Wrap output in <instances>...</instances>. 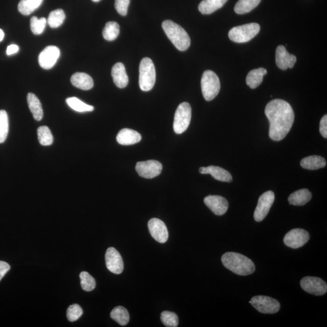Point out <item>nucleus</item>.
Here are the masks:
<instances>
[{"label":"nucleus","instance_id":"nucleus-11","mask_svg":"<svg viewBox=\"0 0 327 327\" xmlns=\"http://www.w3.org/2000/svg\"><path fill=\"white\" fill-rule=\"evenodd\" d=\"M162 166L155 160L138 162L136 165V170L140 176L146 179H152L161 174Z\"/></svg>","mask_w":327,"mask_h":327},{"label":"nucleus","instance_id":"nucleus-29","mask_svg":"<svg viewBox=\"0 0 327 327\" xmlns=\"http://www.w3.org/2000/svg\"><path fill=\"white\" fill-rule=\"evenodd\" d=\"M112 319L122 326L128 324L129 319V313L126 309L122 306H118L113 309L111 313Z\"/></svg>","mask_w":327,"mask_h":327},{"label":"nucleus","instance_id":"nucleus-6","mask_svg":"<svg viewBox=\"0 0 327 327\" xmlns=\"http://www.w3.org/2000/svg\"><path fill=\"white\" fill-rule=\"evenodd\" d=\"M260 28L259 25L255 23L236 26L229 31V38L238 43L248 42L258 34Z\"/></svg>","mask_w":327,"mask_h":327},{"label":"nucleus","instance_id":"nucleus-39","mask_svg":"<svg viewBox=\"0 0 327 327\" xmlns=\"http://www.w3.org/2000/svg\"><path fill=\"white\" fill-rule=\"evenodd\" d=\"M130 2L131 0H115V9L119 15L126 16L128 14Z\"/></svg>","mask_w":327,"mask_h":327},{"label":"nucleus","instance_id":"nucleus-3","mask_svg":"<svg viewBox=\"0 0 327 327\" xmlns=\"http://www.w3.org/2000/svg\"><path fill=\"white\" fill-rule=\"evenodd\" d=\"M162 29L168 38L180 51H186L190 46L188 33L176 23L171 20H166L162 24Z\"/></svg>","mask_w":327,"mask_h":327},{"label":"nucleus","instance_id":"nucleus-41","mask_svg":"<svg viewBox=\"0 0 327 327\" xmlns=\"http://www.w3.org/2000/svg\"><path fill=\"white\" fill-rule=\"evenodd\" d=\"M10 269H11V267H10L9 263L5 261H0V281L8 273Z\"/></svg>","mask_w":327,"mask_h":327},{"label":"nucleus","instance_id":"nucleus-32","mask_svg":"<svg viewBox=\"0 0 327 327\" xmlns=\"http://www.w3.org/2000/svg\"><path fill=\"white\" fill-rule=\"evenodd\" d=\"M66 18L65 12L62 9H56L50 13L48 23L52 28H57L63 25Z\"/></svg>","mask_w":327,"mask_h":327},{"label":"nucleus","instance_id":"nucleus-42","mask_svg":"<svg viewBox=\"0 0 327 327\" xmlns=\"http://www.w3.org/2000/svg\"><path fill=\"white\" fill-rule=\"evenodd\" d=\"M19 51V47L17 45H9L7 48L6 53L8 55H11L17 53Z\"/></svg>","mask_w":327,"mask_h":327},{"label":"nucleus","instance_id":"nucleus-1","mask_svg":"<svg viewBox=\"0 0 327 327\" xmlns=\"http://www.w3.org/2000/svg\"><path fill=\"white\" fill-rule=\"evenodd\" d=\"M265 113L270 122L269 136L279 141L285 137L292 128L295 113L289 103L273 99L267 105Z\"/></svg>","mask_w":327,"mask_h":327},{"label":"nucleus","instance_id":"nucleus-16","mask_svg":"<svg viewBox=\"0 0 327 327\" xmlns=\"http://www.w3.org/2000/svg\"><path fill=\"white\" fill-rule=\"evenodd\" d=\"M205 205L212 210L216 215H224L229 209V202L221 196L210 195L203 199Z\"/></svg>","mask_w":327,"mask_h":327},{"label":"nucleus","instance_id":"nucleus-12","mask_svg":"<svg viewBox=\"0 0 327 327\" xmlns=\"http://www.w3.org/2000/svg\"><path fill=\"white\" fill-rule=\"evenodd\" d=\"M309 239L308 232L301 229H295L287 233L283 238V242L289 248L298 249L304 246Z\"/></svg>","mask_w":327,"mask_h":327},{"label":"nucleus","instance_id":"nucleus-31","mask_svg":"<svg viewBox=\"0 0 327 327\" xmlns=\"http://www.w3.org/2000/svg\"><path fill=\"white\" fill-rule=\"evenodd\" d=\"M66 103L70 108L78 112H92L94 110L92 106L87 105L76 97L68 98L66 99Z\"/></svg>","mask_w":327,"mask_h":327},{"label":"nucleus","instance_id":"nucleus-36","mask_svg":"<svg viewBox=\"0 0 327 327\" xmlns=\"http://www.w3.org/2000/svg\"><path fill=\"white\" fill-rule=\"evenodd\" d=\"M45 18H38L36 16H32L31 19V29L33 34L40 35L44 32L47 24Z\"/></svg>","mask_w":327,"mask_h":327},{"label":"nucleus","instance_id":"nucleus-18","mask_svg":"<svg viewBox=\"0 0 327 327\" xmlns=\"http://www.w3.org/2000/svg\"><path fill=\"white\" fill-rule=\"evenodd\" d=\"M199 171L201 174L211 175L213 178L222 182H230L232 181L231 174L226 170L218 166H210L208 168H201Z\"/></svg>","mask_w":327,"mask_h":327},{"label":"nucleus","instance_id":"nucleus-4","mask_svg":"<svg viewBox=\"0 0 327 327\" xmlns=\"http://www.w3.org/2000/svg\"><path fill=\"white\" fill-rule=\"evenodd\" d=\"M139 85L141 91H151L155 84L156 71L151 58H143L139 65Z\"/></svg>","mask_w":327,"mask_h":327},{"label":"nucleus","instance_id":"nucleus-9","mask_svg":"<svg viewBox=\"0 0 327 327\" xmlns=\"http://www.w3.org/2000/svg\"><path fill=\"white\" fill-rule=\"evenodd\" d=\"M275 194L272 191L263 193L259 197L258 205L254 212V218L256 222H261L265 218L275 201Z\"/></svg>","mask_w":327,"mask_h":327},{"label":"nucleus","instance_id":"nucleus-33","mask_svg":"<svg viewBox=\"0 0 327 327\" xmlns=\"http://www.w3.org/2000/svg\"><path fill=\"white\" fill-rule=\"evenodd\" d=\"M37 134L40 145L44 146H48L52 145L53 137L48 127L42 126L37 130Z\"/></svg>","mask_w":327,"mask_h":327},{"label":"nucleus","instance_id":"nucleus-20","mask_svg":"<svg viewBox=\"0 0 327 327\" xmlns=\"http://www.w3.org/2000/svg\"><path fill=\"white\" fill-rule=\"evenodd\" d=\"M112 76L115 85L120 89L125 88L128 85L129 78L124 65L121 63H116L113 66Z\"/></svg>","mask_w":327,"mask_h":327},{"label":"nucleus","instance_id":"nucleus-7","mask_svg":"<svg viewBox=\"0 0 327 327\" xmlns=\"http://www.w3.org/2000/svg\"><path fill=\"white\" fill-rule=\"evenodd\" d=\"M192 118L191 106L188 103H182L177 108L174 122H173V130L176 134H181L188 129Z\"/></svg>","mask_w":327,"mask_h":327},{"label":"nucleus","instance_id":"nucleus-8","mask_svg":"<svg viewBox=\"0 0 327 327\" xmlns=\"http://www.w3.org/2000/svg\"><path fill=\"white\" fill-rule=\"evenodd\" d=\"M249 303L258 312L263 314H274L278 313L281 308L277 300L265 296L253 297Z\"/></svg>","mask_w":327,"mask_h":327},{"label":"nucleus","instance_id":"nucleus-38","mask_svg":"<svg viewBox=\"0 0 327 327\" xmlns=\"http://www.w3.org/2000/svg\"><path fill=\"white\" fill-rule=\"evenodd\" d=\"M83 311L81 306L78 304H73L70 305L67 310V318L69 321L74 322L81 318Z\"/></svg>","mask_w":327,"mask_h":327},{"label":"nucleus","instance_id":"nucleus-35","mask_svg":"<svg viewBox=\"0 0 327 327\" xmlns=\"http://www.w3.org/2000/svg\"><path fill=\"white\" fill-rule=\"evenodd\" d=\"M79 278L81 279V288L85 291L91 292L96 287L95 279L86 272L80 273Z\"/></svg>","mask_w":327,"mask_h":327},{"label":"nucleus","instance_id":"nucleus-10","mask_svg":"<svg viewBox=\"0 0 327 327\" xmlns=\"http://www.w3.org/2000/svg\"><path fill=\"white\" fill-rule=\"evenodd\" d=\"M300 283L302 289L310 294L322 296L325 295L327 292L326 283L317 277H305L302 279Z\"/></svg>","mask_w":327,"mask_h":327},{"label":"nucleus","instance_id":"nucleus-14","mask_svg":"<svg viewBox=\"0 0 327 327\" xmlns=\"http://www.w3.org/2000/svg\"><path fill=\"white\" fill-rule=\"evenodd\" d=\"M107 268L114 274L119 275L124 269V263L121 255L115 248H109L105 255Z\"/></svg>","mask_w":327,"mask_h":327},{"label":"nucleus","instance_id":"nucleus-43","mask_svg":"<svg viewBox=\"0 0 327 327\" xmlns=\"http://www.w3.org/2000/svg\"><path fill=\"white\" fill-rule=\"evenodd\" d=\"M5 37V33L3 31V30L0 29V42L2 41Z\"/></svg>","mask_w":327,"mask_h":327},{"label":"nucleus","instance_id":"nucleus-15","mask_svg":"<svg viewBox=\"0 0 327 327\" xmlns=\"http://www.w3.org/2000/svg\"><path fill=\"white\" fill-rule=\"evenodd\" d=\"M150 233L153 238L159 243L168 241L169 232L165 223L161 219L152 218L148 222Z\"/></svg>","mask_w":327,"mask_h":327},{"label":"nucleus","instance_id":"nucleus-5","mask_svg":"<svg viewBox=\"0 0 327 327\" xmlns=\"http://www.w3.org/2000/svg\"><path fill=\"white\" fill-rule=\"evenodd\" d=\"M201 84L203 98L208 101L214 99L221 89L218 75L209 70L203 72Z\"/></svg>","mask_w":327,"mask_h":327},{"label":"nucleus","instance_id":"nucleus-30","mask_svg":"<svg viewBox=\"0 0 327 327\" xmlns=\"http://www.w3.org/2000/svg\"><path fill=\"white\" fill-rule=\"evenodd\" d=\"M119 34V26L115 22H109L106 23L103 31V37L107 41L112 42L117 38Z\"/></svg>","mask_w":327,"mask_h":327},{"label":"nucleus","instance_id":"nucleus-34","mask_svg":"<svg viewBox=\"0 0 327 327\" xmlns=\"http://www.w3.org/2000/svg\"><path fill=\"white\" fill-rule=\"evenodd\" d=\"M9 132V118L8 113L1 110L0 111V144L6 141Z\"/></svg>","mask_w":327,"mask_h":327},{"label":"nucleus","instance_id":"nucleus-37","mask_svg":"<svg viewBox=\"0 0 327 327\" xmlns=\"http://www.w3.org/2000/svg\"><path fill=\"white\" fill-rule=\"evenodd\" d=\"M161 321L163 325L168 327H176L178 326V317L175 313L165 311L161 315Z\"/></svg>","mask_w":327,"mask_h":327},{"label":"nucleus","instance_id":"nucleus-44","mask_svg":"<svg viewBox=\"0 0 327 327\" xmlns=\"http://www.w3.org/2000/svg\"><path fill=\"white\" fill-rule=\"evenodd\" d=\"M92 1L93 2H98L100 1V0H92Z\"/></svg>","mask_w":327,"mask_h":327},{"label":"nucleus","instance_id":"nucleus-22","mask_svg":"<svg viewBox=\"0 0 327 327\" xmlns=\"http://www.w3.org/2000/svg\"><path fill=\"white\" fill-rule=\"evenodd\" d=\"M312 193L308 189H303L298 190L289 197L290 205L300 206L306 205L312 199Z\"/></svg>","mask_w":327,"mask_h":327},{"label":"nucleus","instance_id":"nucleus-26","mask_svg":"<svg viewBox=\"0 0 327 327\" xmlns=\"http://www.w3.org/2000/svg\"><path fill=\"white\" fill-rule=\"evenodd\" d=\"M28 103L30 111L32 113L33 118L36 121H40L43 117V111L41 103L39 99L33 93H29L28 95Z\"/></svg>","mask_w":327,"mask_h":327},{"label":"nucleus","instance_id":"nucleus-25","mask_svg":"<svg viewBox=\"0 0 327 327\" xmlns=\"http://www.w3.org/2000/svg\"><path fill=\"white\" fill-rule=\"evenodd\" d=\"M326 165L325 159L318 155L308 156L303 158L301 161L302 168L308 170H318L324 168Z\"/></svg>","mask_w":327,"mask_h":327},{"label":"nucleus","instance_id":"nucleus-13","mask_svg":"<svg viewBox=\"0 0 327 327\" xmlns=\"http://www.w3.org/2000/svg\"><path fill=\"white\" fill-rule=\"evenodd\" d=\"M59 56L60 51L57 47L54 46L46 47L39 55V66L44 69H51L57 62Z\"/></svg>","mask_w":327,"mask_h":327},{"label":"nucleus","instance_id":"nucleus-23","mask_svg":"<svg viewBox=\"0 0 327 327\" xmlns=\"http://www.w3.org/2000/svg\"><path fill=\"white\" fill-rule=\"evenodd\" d=\"M228 0H203L198 6L200 12L203 15L211 14L221 8Z\"/></svg>","mask_w":327,"mask_h":327},{"label":"nucleus","instance_id":"nucleus-40","mask_svg":"<svg viewBox=\"0 0 327 327\" xmlns=\"http://www.w3.org/2000/svg\"><path fill=\"white\" fill-rule=\"evenodd\" d=\"M319 131L323 138H327V116H323L320 122Z\"/></svg>","mask_w":327,"mask_h":327},{"label":"nucleus","instance_id":"nucleus-17","mask_svg":"<svg viewBox=\"0 0 327 327\" xmlns=\"http://www.w3.org/2000/svg\"><path fill=\"white\" fill-rule=\"evenodd\" d=\"M296 56L287 51L285 46L280 45L276 50V63L279 69L283 70L292 69L296 63Z\"/></svg>","mask_w":327,"mask_h":327},{"label":"nucleus","instance_id":"nucleus-27","mask_svg":"<svg viewBox=\"0 0 327 327\" xmlns=\"http://www.w3.org/2000/svg\"><path fill=\"white\" fill-rule=\"evenodd\" d=\"M43 0H21L18 9L23 15H29L42 5Z\"/></svg>","mask_w":327,"mask_h":327},{"label":"nucleus","instance_id":"nucleus-19","mask_svg":"<svg viewBox=\"0 0 327 327\" xmlns=\"http://www.w3.org/2000/svg\"><path fill=\"white\" fill-rule=\"evenodd\" d=\"M116 140L121 145H133L141 141V135L138 132L133 131V130L123 129L118 133Z\"/></svg>","mask_w":327,"mask_h":327},{"label":"nucleus","instance_id":"nucleus-21","mask_svg":"<svg viewBox=\"0 0 327 327\" xmlns=\"http://www.w3.org/2000/svg\"><path fill=\"white\" fill-rule=\"evenodd\" d=\"M71 81L73 86L84 91H88L93 87V79L91 76L85 73H74L72 76Z\"/></svg>","mask_w":327,"mask_h":327},{"label":"nucleus","instance_id":"nucleus-28","mask_svg":"<svg viewBox=\"0 0 327 327\" xmlns=\"http://www.w3.org/2000/svg\"><path fill=\"white\" fill-rule=\"evenodd\" d=\"M261 0H239L235 6V12L238 14H244L252 11L258 6Z\"/></svg>","mask_w":327,"mask_h":327},{"label":"nucleus","instance_id":"nucleus-24","mask_svg":"<svg viewBox=\"0 0 327 327\" xmlns=\"http://www.w3.org/2000/svg\"><path fill=\"white\" fill-rule=\"evenodd\" d=\"M268 73L264 68H259L250 71L246 78V83L250 88L254 89L261 84L263 78Z\"/></svg>","mask_w":327,"mask_h":327},{"label":"nucleus","instance_id":"nucleus-2","mask_svg":"<svg viewBox=\"0 0 327 327\" xmlns=\"http://www.w3.org/2000/svg\"><path fill=\"white\" fill-rule=\"evenodd\" d=\"M221 261L225 268L238 275H249L255 271V263L248 257L240 253H226L222 255Z\"/></svg>","mask_w":327,"mask_h":327}]
</instances>
